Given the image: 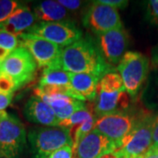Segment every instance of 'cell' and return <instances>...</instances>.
<instances>
[{"instance_id": "cell-1", "label": "cell", "mask_w": 158, "mask_h": 158, "mask_svg": "<svg viewBox=\"0 0 158 158\" xmlns=\"http://www.w3.org/2000/svg\"><path fill=\"white\" fill-rule=\"evenodd\" d=\"M61 65L68 73L92 74L100 79L112 70L111 65L102 56L96 40L90 36L63 48Z\"/></svg>"}, {"instance_id": "cell-34", "label": "cell", "mask_w": 158, "mask_h": 158, "mask_svg": "<svg viewBox=\"0 0 158 158\" xmlns=\"http://www.w3.org/2000/svg\"><path fill=\"white\" fill-rule=\"evenodd\" d=\"M99 158H119V156L115 151H111V152H106L103 154Z\"/></svg>"}, {"instance_id": "cell-13", "label": "cell", "mask_w": 158, "mask_h": 158, "mask_svg": "<svg viewBox=\"0 0 158 158\" xmlns=\"http://www.w3.org/2000/svg\"><path fill=\"white\" fill-rule=\"evenodd\" d=\"M111 151H115L113 143L95 129L85 136L74 149L77 158H98Z\"/></svg>"}, {"instance_id": "cell-28", "label": "cell", "mask_w": 158, "mask_h": 158, "mask_svg": "<svg viewBox=\"0 0 158 158\" xmlns=\"http://www.w3.org/2000/svg\"><path fill=\"white\" fill-rule=\"evenodd\" d=\"M98 1L104 5L115 8L116 10L123 9L128 5V1H125V0H98Z\"/></svg>"}, {"instance_id": "cell-25", "label": "cell", "mask_w": 158, "mask_h": 158, "mask_svg": "<svg viewBox=\"0 0 158 158\" xmlns=\"http://www.w3.org/2000/svg\"><path fill=\"white\" fill-rule=\"evenodd\" d=\"M15 89V83L8 75L0 72V92L6 94H11Z\"/></svg>"}, {"instance_id": "cell-6", "label": "cell", "mask_w": 158, "mask_h": 158, "mask_svg": "<svg viewBox=\"0 0 158 158\" xmlns=\"http://www.w3.org/2000/svg\"><path fill=\"white\" fill-rule=\"evenodd\" d=\"M138 119L129 113L115 112L98 117L94 129L105 135L115 148H120L122 141L131 133Z\"/></svg>"}, {"instance_id": "cell-16", "label": "cell", "mask_w": 158, "mask_h": 158, "mask_svg": "<svg viewBox=\"0 0 158 158\" xmlns=\"http://www.w3.org/2000/svg\"><path fill=\"white\" fill-rule=\"evenodd\" d=\"M36 21L37 19L34 11H31L27 5L23 4L6 22L0 26V29L19 37L20 34L27 33L36 24Z\"/></svg>"}, {"instance_id": "cell-9", "label": "cell", "mask_w": 158, "mask_h": 158, "mask_svg": "<svg viewBox=\"0 0 158 158\" xmlns=\"http://www.w3.org/2000/svg\"><path fill=\"white\" fill-rule=\"evenodd\" d=\"M83 25L96 35L124 27L118 10L99 1L89 5L83 16Z\"/></svg>"}, {"instance_id": "cell-5", "label": "cell", "mask_w": 158, "mask_h": 158, "mask_svg": "<svg viewBox=\"0 0 158 158\" xmlns=\"http://www.w3.org/2000/svg\"><path fill=\"white\" fill-rule=\"evenodd\" d=\"M153 118L154 115H146L137 120L120 148L115 151L119 158L142 157L152 147Z\"/></svg>"}, {"instance_id": "cell-32", "label": "cell", "mask_w": 158, "mask_h": 158, "mask_svg": "<svg viewBox=\"0 0 158 158\" xmlns=\"http://www.w3.org/2000/svg\"><path fill=\"white\" fill-rule=\"evenodd\" d=\"M143 158H158V151L155 147H151L144 156Z\"/></svg>"}, {"instance_id": "cell-12", "label": "cell", "mask_w": 158, "mask_h": 158, "mask_svg": "<svg viewBox=\"0 0 158 158\" xmlns=\"http://www.w3.org/2000/svg\"><path fill=\"white\" fill-rule=\"evenodd\" d=\"M95 113L98 117L115 112L126 111L129 106V94L126 88L114 89L98 85Z\"/></svg>"}, {"instance_id": "cell-8", "label": "cell", "mask_w": 158, "mask_h": 158, "mask_svg": "<svg viewBox=\"0 0 158 158\" xmlns=\"http://www.w3.org/2000/svg\"><path fill=\"white\" fill-rule=\"evenodd\" d=\"M19 46L31 53L40 68H54L61 65L62 48L34 34L25 33L19 36Z\"/></svg>"}, {"instance_id": "cell-26", "label": "cell", "mask_w": 158, "mask_h": 158, "mask_svg": "<svg viewBox=\"0 0 158 158\" xmlns=\"http://www.w3.org/2000/svg\"><path fill=\"white\" fill-rule=\"evenodd\" d=\"M58 3L69 11H78L86 4L84 1L79 0H59Z\"/></svg>"}, {"instance_id": "cell-33", "label": "cell", "mask_w": 158, "mask_h": 158, "mask_svg": "<svg viewBox=\"0 0 158 158\" xmlns=\"http://www.w3.org/2000/svg\"><path fill=\"white\" fill-rule=\"evenodd\" d=\"M10 54H11L10 51L6 50L3 48H0V64H2V62L6 60Z\"/></svg>"}, {"instance_id": "cell-11", "label": "cell", "mask_w": 158, "mask_h": 158, "mask_svg": "<svg viewBox=\"0 0 158 158\" xmlns=\"http://www.w3.org/2000/svg\"><path fill=\"white\" fill-rule=\"evenodd\" d=\"M96 42L108 64L116 65L119 63L127 52L129 37L123 27L97 35Z\"/></svg>"}, {"instance_id": "cell-31", "label": "cell", "mask_w": 158, "mask_h": 158, "mask_svg": "<svg viewBox=\"0 0 158 158\" xmlns=\"http://www.w3.org/2000/svg\"><path fill=\"white\" fill-rule=\"evenodd\" d=\"M151 63L154 67H158V43L151 49Z\"/></svg>"}, {"instance_id": "cell-18", "label": "cell", "mask_w": 158, "mask_h": 158, "mask_svg": "<svg viewBox=\"0 0 158 158\" xmlns=\"http://www.w3.org/2000/svg\"><path fill=\"white\" fill-rule=\"evenodd\" d=\"M70 85L84 101H91L97 97L100 78L87 73H69Z\"/></svg>"}, {"instance_id": "cell-3", "label": "cell", "mask_w": 158, "mask_h": 158, "mask_svg": "<svg viewBox=\"0 0 158 158\" xmlns=\"http://www.w3.org/2000/svg\"><path fill=\"white\" fill-rule=\"evenodd\" d=\"M27 144L25 126L15 115L2 112L0 116V157L20 158Z\"/></svg>"}, {"instance_id": "cell-38", "label": "cell", "mask_w": 158, "mask_h": 158, "mask_svg": "<svg viewBox=\"0 0 158 158\" xmlns=\"http://www.w3.org/2000/svg\"><path fill=\"white\" fill-rule=\"evenodd\" d=\"M140 158H143V156H142V157H140Z\"/></svg>"}, {"instance_id": "cell-19", "label": "cell", "mask_w": 158, "mask_h": 158, "mask_svg": "<svg viewBox=\"0 0 158 158\" xmlns=\"http://www.w3.org/2000/svg\"><path fill=\"white\" fill-rule=\"evenodd\" d=\"M39 86L61 88L69 87L71 86V85L69 73L63 70L61 66H59L54 68L44 69L42 76L40 79Z\"/></svg>"}, {"instance_id": "cell-14", "label": "cell", "mask_w": 158, "mask_h": 158, "mask_svg": "<svg viewBox=\"0 0 158 158\" xmlns=\"http://www.w3.org/2000/svg\"><path fill=\"white\" fill-rule=\"evenodd\" d=\"M24 116L28 121L45 127H58L60 119L54 110L38 97L29 98L24 107Z\"/></svg>"}, {"instance_id": "cell-20", "label": "cell", "mask_w": 158, "mask_h": 158, "mask_svg": "<svg viewBox=\"0 0 158 158\" xmlns=\"http://www.w3.org/2000/svg\"><path fill=\"white\" fill-rule=\"evenodd\" d=\"M96 120L97 118L95 116H93L92 118H89L88 120H86L84 123L75 126L73 127L69 128L70 136L73 140V150L78 145L79 142L82 141L89 133H90L92 130L94 129Z\"/></svg>"}, {"instance_id": "cell-30", "label": "cell", "mask_w": 158, "mask_h": 158, "mask_svg": "<svg viewBox=\"0 0 158 158\" xmlns=\"http://www.w3.org/2000/svg\"><path fill=\"white\" fill-rule=\"evenodd\" d=\"M152 146L158 147V113L154 115L152 127Z\"/></svg>"}, {"instance_id": "cell-4", "label": "cell", "mask_w": 158, "mask_h": 158, "mask_svg": "<svg viewBox=\"0 0 158 158\" xmlns=\"http://www.w3.org/2000/svg\"><path fill=\"white\" fill-rule=\"evenodd\" d=\"M118 71L130 97L137 96L148 77L149 60L140 52L127 51L118 64Z\"/></svg>"}, {"instance_id": "cell-36", "label": "cell", "mask_w": 158, "mask_h": 158, "mask_svg": "<svg viewBox=\"0 0 158 158\" xmlns=\"http://www.w3.org/2000/svg\"><path fill=\"white\" fill-rule=\"evenodd\" d=\"M0 72H1V64H0Z\"/></svg>"}, {"instance_id": "cell-40", "label": "cell", "mask_w": 158, "mask_h": 158, "mask_svg": "<svg viewBox=\"0 0 158 158\" xmlns=\"http://www.w3.org/2000/svg\"><path fill=\"white\" fill-rule=\"evenodd\" d=\"M98 158H99V157H98Z\"/></svg>"}, {"instance_id": "cell-39", "label": "cell", "mask_w": 158, "mask_h": 158, "mask_svg": "<svg viewBox=\"0 0 158 158\" xmlns=\"http://www.w3.org/2000/svg\"><path fill=\"white\" fill-rule=\"evenodd\" d=\"M0 158H3V157H0Z\"/></svg>"}, {"instance_id": "cell-22", "label": "cell", "mask_w": 158, "mask_h": 158, "mask_svg": "<svg viewBox=\"0 0 158 158\" xmlns=\"http://www.w3.org/2000/svg\"><path fill=\"white\" fill-rule=\"evenodd\" d=\"M23 3L16 0H0V26L6 22Z\"/></svg>"}, {"instance_id": "cell-21", "label": "cell", "mask_w": 158, "mask_h": 158, "mask_svg": "<svg viewBox=\"0 0 158 158\" xmlns=\"http://www.w3.org/2000/svg\"><path fill=\"white\" fill-rule=\"evenodd\" d=\"M92 117H93L92 113H90L87 108H85V109H82L78 112L75 113L69 118L60 120L58 127L69 129V128L73 127L75 126H77V125L84 123L86 120H88L89 118H92Z\"/></svg>"}, {"instance_id": "cell-24", "label": "cell", "mask_w": 158, "mask_h": 158, "mask_svg": "<svg viewBox=\"0 0 158 158\" xmlns=\"http://www.w3.org/2000/svg\"><path fill=\"white\" fill-rule=\"evenodd\" d=\"M18 47H19V37L7 33L3 29H0V48L11 52L16 49Z\"/></svg>"}, {"instance_id": "cell-2", "label": "cell", "mask_w": 158, "mask_h": 158, "mask_svg": "<svg viewBox=\"0 0 158 158\" xmlns=\"http://www.w3.org/2000/svg\"><path fill=\"white\" fill-rule=\"evenodd\" d=\"M27 141L32 158H48L64 146H72L69 129L60 127H40L31 128Z\"/></svg>"}, {"instance_id": "cell-35", "label": "cell", "mask_w": 158, "mask_h": 158, "mask_svg": "<svg viewBox=\"0 0 158 158\" xmlns=\"http://www.w3.org/2000/svg\"><path fill=\"white\" fill-rule=\"evenodd\" d=\"M153 147H154V146H153ZM155 148H156V150H157V151H158V147H155Z\"/></svg>"}, {"instance_id": "cell-27", "label": "cell", "mask_w": 158, "mask_h": 158, "mask_svg": "<svg viewBox=\"0 0 158 158\" xmlns=\"http://www.w3.org/2000/svg\"><path fill=\"white\" fill-rule=\"evenodd\" d=\"M74 150L72 146H64L52 153L48 158H73Z\"/></svg>"}, {"instance_id": "cell-17", "label": "cell", "mask_w": 158, "mask_h": 158, "mask_svg": "<svg viewBox=\"0 0 158 158\" xmlns=\"http://www.w3.org/2000/svg\"><path fill=\"white\" fill-rule=\"evenodd\" d=\"M34 13L38 22H66L72 21L70 14L58 1H40L34 5Z\"/></svg>"}, {"instance_id": "cell-23", "label": "cell", "mask_w": 158, "mask_h": 158, "mask_svg": "<svg viewBox=\"0 0 158 158\" xmlns=\"http://www.w3.org/2000/svg\"><path fill=\"white\" fill-rule=\"evenodd\" d=\"M144 18L150 25L158 28V0H148L143 2Z\"/></svg>"}, {"instance_id": "cell-37", "label": "cell", "mask_w": 158, "mask_h": 158, "mask_svg": "<svg viewBox=\"0 0 158 158\" xmlns=\"http://www.w3.org/2000/svg\"><path fill=\"white\" fill-rule=\"evenodd\" d=\"M1 113H2V112H0V116H1Z\"/></svg>"}, {"instance_id": "cell-7", "label": "cell", "mask_w": 158, "mask_h": 158, "mask_svg": "<svg viewBox=\"0 0 158 158\" xmlns=\"http://www.w3.org/2000/svg\"><path fill=\"white\" fill-rule=\"evenodd\" d=\"M37 69V63L26 48L18 47L11 51L1 64V72L8 75L15 83L18 90L34 78Z\"/></svg>"}, {"instance_id": "cell-29", "label": "cell", "mask_w": 158, "mask_h": 158, "mask_svg": "<svg viewBox=\"0 0 158 158\" xmlns=\"http://www.w3.org/2000/svg\"><path fill=\"white\" fill-rule=\"evenodd\" d=\"M13 93L11 94H6L0 92V112H4L5 109L8 107L11 104L12 99Z\"/></svg>"}, {"instance_id": "cell-10", "label": "cell", "mask_w": 158, "mask_h": 158, "mask_svg": "<svg viewBox=\"0 0 158 158\" xmlns=\"http://www.w3.org/2000/svg\"><path fill=\"white\" fill-rule=\"evenodd\" d=\"M27 33L40 36L62 48L83 38L82 31L73 21L37 22Z\"/></svg>"}, {"instance_id": "cell-15", "label": "cell", "mask_w": 158, "mask_h": 158, "mask_svg": "<svg viewBox=\"0 0 158 158\" xmlns=\"http://www.w3.org/2000/svg\"><path fill=\"white\" fill-rule=\"evenodd\" d=\"M35 96L38 97L42 101L47 103L50 106L60 120L69 118L74 113L78 112L82 109L86 108L85 102L75 99L73 98L61 95V94H53L47 95L38 90H34Z\"/></svg>"}]
</instances>
